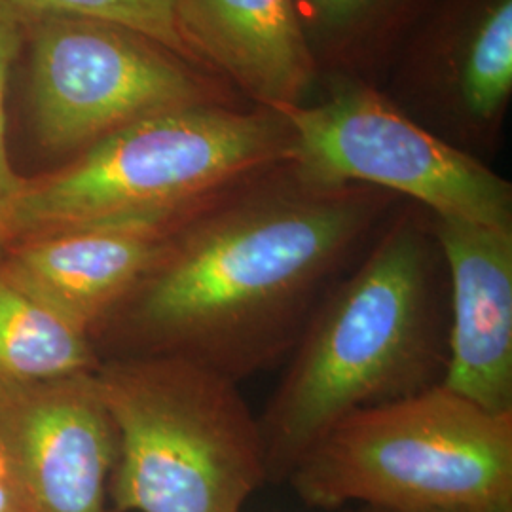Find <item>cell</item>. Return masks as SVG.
Wrapping results in <instances>:
<instances>
[{
	"label": "cell",
	"mask_w": 512,
	"mask_h": 512,
	"mask_svg": "<svg viewBox=\"0 0 512 512\" xmlns=\"http://www.w3.org/2000/svg\"><path fill=\"white\" fill-rule=\"evenodd\" d=\"M258 416L268 482L285 484L336 423L442 384L448 275L433 215L399 203L325 296Z\"/></svg>",
	"instance_id": "7a4b0ae2"
},
{
	"label": "cell",
	"mask_w": 512,
	"mask_h": 512,
	"mask_svg": "<svg viewBox=\"0 0 512 512\" xmlns=\"http://www.w3.org/2000/svg\"><path fill=\"white\" fill-rule=\"evenodd\" d=\"M325 95L279 112L294 133V167L313 183L366 184L418 203L433 217L512 228V184L442 141L380 86L325 78Z\"/></svg>",
	"instance_id": "8992f818"
},
{
	"label": "cell",
	"mask_w": 512,
	"mask_h": 512,
	"mask_svg": "<svg viewBox=\"0 0 512 512\" xmlns=\"http://www.w3.org/2000/svg\"><path fill=\"white\" fill-rule=\"evenodd\" d=\"M387 99L442 141L495 152L512 99V0H435L380 82Z\"/></svg>",
	"instance_id": "ba28073f"
},
{
	"label": "cell",
	"mask_w": 512,
	"mask_h": 512,
	"mask_svg": "<svg viewBox=\"0 0 512 512\" xmlns=\"http://www.w3.org/2000/svg\"><path fill=\"white\" fill-rule=\"evenodd\" d=\"M25 42V29L8 10L0 6V249L6 243V230L14 205L25 183L8 158L6 145V88L12 65Z\"/></svg>",
	"instance_id": "2e32d148"
},
{
	"label": "cell",
	"mask_w": 512,
	"mask_h": 512,
	"mask_svg": "<svg viewBox=\"0 0 512 512\" xmlns=\"http://www.w3.org/2000/svg\"><path fill=\"white\" fill-rule=\"evenodd\" d=\"M23 29L35 129L54 152L78 154L165 110L243 101L215 74L116 23L55 16Z\"/></svg>",
	"instance_id": "52a82bcc"
},
{
	"label": "cell",
	"mask_w": 512,
	"mask_h": 512,
	"mask_svg": "<svg viewBox=\"0 0 512 512\" xmlns=\"http://www.w3.org/2000/svg\"><path fill=\"white\" fill-rule=\"evenodd\" d=\"M95 380L118 435L110 511L241 512L268 484L238 382L177 357H112Z\"/></svg>",
	"instance_id": "277c9868"
},
{
	"label": "cell",
	"mask_w": 512,
	"mask_h": 512,
	"mask_svg": "<svg viewBox=\"0 0 512 512\" xmlns=\"http://www.w3.org/2000/svg\"><path fill=\"white\" fill-rule=\"evenodd\" d=\"M173 16L192 61L255 107L302 105L321 80L294 0H173Z\"/></svg>",
	"instance_id": "7c38bea8"
},
{
	"label": "cell",
	"mask_w": 512,
	"mask_h": 512,
	"mask_svg": "<svg viewBox=\"0 0 512 512\" xmlns=\"http://www.w3.org/2000/svg\"><path fill=\"white\" fill-rule=\"evenodd\" d=\"M293 154V128L279 110L194 105L158 112L116 129L65 167L25 179L4 247L80 226L173 230L224 190Z\"/></svg>",
	"instance_id": "3957f363"
},
{
	"label": "cell",
	"mask_w": 512,
	"mask_h": 512,
	"mask_svg": "<svg viewBox=\"0 0 512 512\" xmlns=\"http://www.w3.org/2000/svg\"><path fill=\"white\" fill-rule=\"evenodd\" d=\"M0 456L21 512H112L118 435L95 370L0 385Z\"/></svg>",
	"instance_id": "9c48e42d"
},
{
	"label": "cell",
	"mask_w": 512,
	"mask_h": 512,
	"mask_svg": "<svg viewBox=\"0 0 512 512\" xmlns=\"http://www.w3.org/2000/svg\"><path fill=\"white\" fill-rule=\"evenodd\" d=\"M448 275V391L512 414V228L433 217Z\"/></svg>",
	"instance_id": "30bf717a"
},
{
	"label": "cell",
	"mask_w": 512,
	"mask_h": 512,
	"mask_svg": "<svg viewBox=\"0 0 512 512\" xmlns=\"http://www.w3.org/2000/svg\"><path fill=\"white\" fill-rule=\"evenodd\" d=\"M401 202L313 183L291 160L266 167L173 228L93 340H112V357H177L238 384L268 372Z\"/></svg>",
	"instance_id": "6da1fadb"
},
{
	"label": "cell",
	"mask_w": 512,
	"mask_h": 512,
	"mask_svg": "<svg viewBox=\"0 0 512 512\" xmlns=\"http://www.w3.org/2000/svg\"><path fill=\"white\" fill-rule=\"evenodd\" d=\"M346 512H393V511H382V509H372V507H349Z\"/></svg>",
	"instance_id": "ac0fdd59"
},
{
	"label": "cell",
	"mask_w": 512,
	"mask_h": 512,
	"mask_svg": "<svg viewBox=\"0 0 512 512\" xmlns=\"http://www.w3.org/2000/svg\"><path fill=\"white\" fill-rule=\"evenodd\" d=\"M0 6L18 19L21 25L55 16L116 23L145 35L173 54L194 63L177 33L173 0H0Z\"/></svg>",
	"instance_id": "9a60e30c"
},
{
	"label": "cell",
	"mask_w": 512,
	"mask_h": 512,
	"mask_svg": "<svg viewBox=\"0 0 512 512\" xmlns=\"http://www.w3.org/2000/svg\"><path fill=\"white\" fill-rule=\"evenodd\" d=\"M285 484L321 511L512 512V414L437 385L336 423Z\"/></svg>",
	"instance_id": "5b68a950"
},
{
	"label": "cell",
	"mask_w": 512,
	"mask_h": 512,
	"mask_svg": "<svg viewBox=\"0 0 512 512\" xmlns=\"http://www.w3.org/2000/svg\"><path fill=\"white\" fill-rule=\"evenodd\" d=\"M0 512H21L18 495L14 492V486L2 456H0Z\"/></svg>",
	"instance_id": "e0dca14e"
},
{
	"label": "cell",
	"mask_w": 512,
	"mask_h": 512,
	"mask_svg": "<svg viewBox=\"0 0 512 512\" xmlns=\"http://www.w3.org/2000/svg\"><path fill=\"white\" fill-rule=\"evenodd\" d=\"M99 363L90 334L0 275V385L93 372Z\"/></svg>",
	"instance_id": "5bb4252c"
},
{
	"label": "cell",
	"mask_w": 512,
	"mask_h": 512,
	"mask_svg": "<svg viewBox=\"0 0 512 512\" xmlns=\"http://www.w3.org/2000/svg\"><path fill=\"white\" fill-rule=\"evenodd\" d=\"M435 0H294L321 78L380 86L391 57Z\"/></svg>",
	"instance_id": "4fadbf2b"
},
{
	"label": "cell",
	"mask_w": 512,
	"mask_h": 512,
	"mask_svg": "<svg viewBox=\"0 0 512 512\" xmlns=\"http://www.w3.org/2000/svg\"><path fill=\"white\" fill-rule=\"evenodd\" d=\"M169 232L103 224L21 239L2 249L0 275L93 338L156 264Z\"/></svg>",
	"instance_id": "8fae6325"
}]
</instances>
